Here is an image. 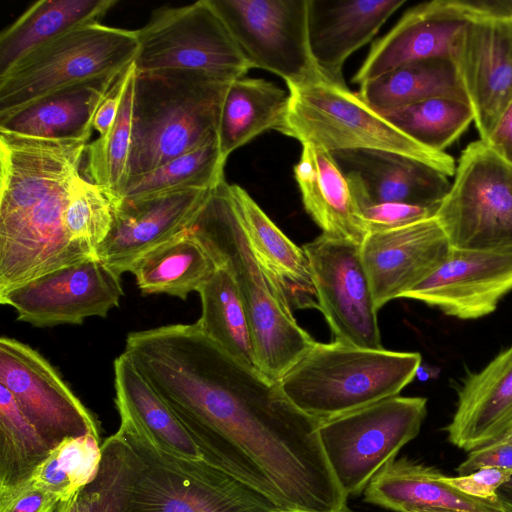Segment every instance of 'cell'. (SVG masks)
Listing matches in <instances>:
<instances>
[{
  "instance_id": "obj_1",
  "label": "cell",
  "mask_w": 512,
  "mask_h": 512,
  "mask_svg": "<svg viewBox=\"0 0 512 512\" xmlns=\"http://www.w3.org/2000/svg\"><path fill=\"white\" fill-rule=\"evenodd\" d=\"M123 352L206 462L281 512H353L320 442V422L294 406L278 381L232 358L197 323L131 332Z\"/></svg>"
},
{
  "instance_id": "obj_2",
  "label": "cell",
  "mask_w": 512,
  "mask_h": 512,
  "mask_svg": "<svg viewBox=\"0 0 512 512\" xmlns=\"http://www.w3.org/2000/svg\"><path fill=\"white\" fill-rule=\"evenodd\" d=\"M188 231L215 265L230 273L249 321L258 370L279 381L316 341L297 323L286 294L256 259L225 179L211 188Z\"/></svg>"
},
{
  "instance_id": "obj_3",
  "label": "cell",
  "mask_w": 512,
  "mask_h": 512,
  "mask_svg": "<svg viewBox=\"0 0 512 512\" xmlns=\"http://www.w3.org/2000/svg\"><path fill=\"white\" fill-rule=\"evenodd\" d=\"M231 82L188 69L136 71L129 178L215 139Z\"/></svg>"
},
{
  "instance_id": "obj_4",
  "label": "cell",
  "mask_w": 512,
  "mask_h": 512,
  "mask_svg": "<svg viewBox=\"0 0 512 512\" xmlns=\"http://www.w3.org/2000/svg\"><path fill=\"white\" fill-rule=\"evenodd\" d=\"M421 363L418 352L315 342L278 383L294 406L321 422L399 395Z\"/></svg>"
},
{
  "instance_id": "obj_5",
  "label": "cell",
  "mask_w": 512,
  "mask_h": 512,
  "mask_svg": "<svg viewBox=\"0 0 512 512\" xmlns=\"http://www.w3.org/2000/svg\"><path fill=\"white\" fill-rule=\"evenodd\" d=\"M117 433L135 455L125 512H281L266 497L206 462L158 449L139 423L117 409Z\"/></svg>"
},
{
  "instance_id": "obj_6",
  "label": "cell",
  "mask_w": 512,
  "mask_h": 512,
  "mask_svg": "<svg viewBox=\"0 0 512 512\" xmlns=\"http://www.w3.org/2000/svg\"><path fill=\"white\" fill-rule=\"evenodd\" d=\"M289 108L281 133L330 153L379 150L424 162L446 176L456 163L446 152L427 149L398 130L346 84L322 80L288 87Z\"/></svg>"
},
{
  "instance_id": "obj_7",
  "label": "cell",
  "mask_w": 512,
  "mask_h": 512,
  "mask_svg": "<svg viewBox=\"0 0 512 512\" xmlns=\"http://www.w3.org/2000/svg\"><path fill=\"white\" fill-rule=\"evenodd\" d=\"M136 30L91 23L35 48L0 75V116L62 88L118 74L135 60Z\"/></svg>"
},
{
  "instance_id": "obj_8",
  "label": "cell",
  "mask_w": 512,
  "mask_h": 512,
  "mask_svg": "<svg viewBox=\"0 0 512 512\" xmlns=\"http://www.w3.org/2000/svg\"><path fill=\"white\" fill-rule=\"evenodd\" d=\"M426 414V398L397 395L319 423L326 458L348 498L363 494L378 471L417 437Z\"/></svg>"
},
{
  "instance_id": "obj_9",
  "label": "cell",
  "mask_w": 512,
  "mask_h": 512,
  "mask_svg": "<svg viewBox=\"0 0 512 512\" xmlns=\"http://www.w3.org/2000/svg\"><path fill=\"white\" fill-rule=\"evenodd\" d=\"M435 218L452 249H512V164L480 139L470 143Z\"/></svg>"
},
{
  "instance_id": "obj_10",
  "label": "cell",
  "mask_w": 512,
  "mask_h": 512,
  "mask_svg": "<svg viewBox=\"0 0 512 512\" xmlns=\"http://www.w3.org/2000/svg\"><path fill=\"white\" fill-rule=\"evenodd\" d=\"M136 34L137 72L188 69L233 81L251 69L210 0L157 9Z\"/></svg>"
},
{
  "instance_id": "obj_11",
  "label": "cell",
  "mask_w": 512,
  "mask_h": 512,
  "mask_svg": "<svg viewBox=\"0 0 512 512\" xmlns=\"http://www.w3.org/2000/svg\"><path fill=\"white\" fill-rule=\"evenodd\" d=\"M250 68L285 80L287 87L327 80L311 54L308 0H210ZM328 81V80H327Z\"/></svg>"
},
{
  "instance_id": "obj_12",
  "label": "cell",
  "mask_w": 512,
  "mask_h": 512,
  "mask_svg": "<svg viewBox=\"0 0 512 512\" xmlns=\"http://www.w3.org/2000/svg\"><path fill=\"white\" fill-rule=\"evenodd\" d=\"M318 309L334 341L382 349L377 309L361 257V244L322 233L303 247Z\"/></svg>"
},
{
  "instance_id": "obj_13",
  "label": "cell",
  "mask_w": 512,
  "mask_h": 512,
  "mask_svg": "<svg viewBox=\"0 0 512 512\" xmlns=\"http://www.w3.org/2000/svg\"><path fill=\"white\" fill-rule=\"evenodd\" d=\"M0 385L53 449L69 438L100 437V423L77 398L54 367L19 340L0 338Z\"/></svg>"
},
{
  "instance_id": "obj_14",
  "label": "cell",
  "mask_w": 512,
  "mask_h": 512,
  "mask_svg": "<svg viewBox=\"0 0 512 512\" xmlns=\"http://www.w3.org/2000/svg\"><path fill=\"white\" fill-rule=\"evenodd\" d=\"M73 177L28 211L0 219V293L96 256L65 228Z\"/></svg>"
},
{
  "instance_id": "obj_15",
  "label": "cell",
  "mask_w": 512,
  "mask_h": 512,
  "mask_svg": "<svg viewBox=\"0 0 512 512\" xmlns=\"http://www.w3.org/2000/svg\"><path fill=\"white\" fill-rule=\"evenodd\" d=\"M123 295L120 275L95 256L0 293V303L19 321L51 327L106 317Z\"/></svg>"
},
{
  "instance_id": "obj_16",
  "label": "cell",
  "mask_w": 512,
  "mask_h": 512,
  "mask_svg": "<svg viewBox=\"0 0 512 512\" xmlns=\"http://www.w3.org/2000/svg\"><path fill=\"white\" fill-rule=\"evenodd\" d=\"M512 292V249H450L424 280L407 291L409 298L445 315L474 320L493 313Z\"/></svg>"
},
{
  "instance_id": "obj_17",
  "label": "cell",
  "mask_w": 512,
  "mask_h": 512,
  "mask_svg": "<svg viewBox=\"0 0 512 512\" xmlns=\"http://www.w3.org/2000/svg\"><path fill=\"white\" fill-rule=\"evenodd\" d=\"M478 16H487L482 1L434 0L416 5L371 46L352 82L361 85L414 61L453 58L461 33Z\"/></svg>"
},
{
  "instance_id": "obj_18",
  "label": "cell",
  "mask_w": 512,
  "mask_h": 512,
  "mask_svg": "<svg viewBox=\"0 0 512 512\" xmlns=\"http://www.w3.org/2000/svg\"><path fill=\"white\" fill-rule=\"evenodd\" d=\"M481 141L512 101V18L478 16L460 35L453 57Z\"/></svg>"
},
{
  "instance_id": "obj_19",
  "label": "cell",
  "mask_w": 512,
  "mask_h": 512,
  "mask_svg": "<svg viewBox=\"0 0 512 512\" xmlns=\"http://www.w3.org/2000/svg\"><path fill=\"white\" fill-rule=\"evenodd\" d=\"M211 188H186L138 200H118L111 229L96 256L121 276L146 253L188 230Z\"/></svg>"
},
{
  "instance_id": "obj_20",
  "label": "cell",
  "mask_w": 512,
  "mask_h": 512,
  "mask_svg": "<svg viewBox=\"0 0 512 512\" xmlns=\"http://www.w3.org/2000/svg\"><path fill=\"white\" fill-rule=\"evenodd\" d=\"M450 249L435 217L368 233L361 243V257L376 309L402 298L435 270Z\"/></svg>"
},
{
  "instance_id": "obj_21",
  "label": "cell",
  "mask_w": 512,
  "mask_h": 512,
  "mask_svg": "<svg viewBox=\"0 0 512 512\" xmlns=\"http://www.w3.org/2000/svg\"><path fill=\"white\" fill-rule=\"evenodd\" d=\"M361 208L381 203L439 207L451 183L441 171L401 154L379 150L331 153Z\"/></svg>"
},
{
  "instance_id": "obj_22",
  "label": "cell",
  "mask_w": 512,
  "mask_h": 512,
  "mask_svg": "<svg viewBox=\"0 0 512 512\" xmlns=\"http://www.w3.org/2000/svg\"><path fill=\"white\" fill-rule=\"evenodd\" d=\"M406 0H308V38L313 59L333 83L344 85L348 57L368 43Z\"/></svg>"
},
{
  "instance_id": "obj_23",
  "label": "cell",
  "mask_w": 512,
  "mask_h": 512,
  "mask_svg": "<svg viewBox=\"0 0 512 512\" xmlns=\"http://www.w3.org/2000/svg\"><path fill=\"white\" fill-rule=\"evenodd\" d=\"M445 431L468 452L512 434V345L463 381Z\"/></svg>"
},
{
  "instance_id": "obj_24",
  "label": "cell",
  "mask_w": 512,
  "mask_h": 512,
  "mask_svg": "<svg viewBox=\"0 0 512 512\" xmlns=\"http://www.w3.org/2000/svg\"><path fill=\"white\" fill-rule=\"evenodd\" d=\"M434 467L394 459L370 480L364 501L392 512H502L496 502L468 496Z\"/></svg>"
},
{
  "instance_id": "obj_25",
  "label": "cell",
  "mask_w": 512,
  "mask_h": 512,
  "mask_svg": "<svg viewBox=\"0 0 512 512\" xmlns=\"http://www.w3.org/2000/svg\"><path fill=\"white\" fill-rule=\"evenodd\" d=\"M294 177L305 210L324 234L362 243L367 232L359 204L348 178L330 152L302 145Z\"/></svg>"
},
{
  "instance_id": "obj_26",
  "label": "cell",
  "mask_w": 512,
  "mask_h": 512,
  "mask_svg": "<svg viewBox=\"0 0 512 512\" xmlns=\"http://www.w3.org/2000/svg\"><path fill=\"white\" fill-rule=\"evenodd\" d=\"M120 73L62 88L0 116V132L46 139L88 141L97 108Z\"/></svg>"
},
{
  "instance_id": "obj_27",
  "label": "cell",
  "mask_w": 512,
  "mask_h": 512,
  "mask_svg": "<svg viewBox=\"0 0 512 512\" xmlns=\"http://www.w3.org/2000/svg\"><path fill=\"white\" fill-rule=\"evenodd\" d=\"M231 194L251 249L262 267L286 294L292 308H317L309 260L249 193L230 184Z\"/></svg>"
},
{
  "instance_id": "obj_28",
  "label": "cell",
  "mask_w": 512,
  "mask_h": 512,
  "mask_svg": "<svg viewBox=\"0 0 512 512\" xmlns=\"http://www.w3.org/2000/svg\"><path fill=\"white\" fill-rule=\"evenodd\" d=\"M289 92L272 82L241 77L233 80L224 96L217 138L225 160L239 147L267 130L281 132L288 108Z\"/></svg>"
},
{
  "instance_id": "obj_29",
  "label": "cell",
  "mask_w": 512,
  "mask_h": 512,
  "mask_svg": "<svg viewBox=\"0 0 512 512\" xmlns=\"http://www.w3.org/2000/svg\"><path fill=\"white\" fill-rule=\"evenodd\" d=\"M114 386L117 409L130 414L158 449L185 459L204 460L175 413L124 352L114 361Z\"/></svg>"
},
{
  "instance_id": "obj_30",
  "label": "cell",
  "mask_w": 512,
  "mask_h": 512,
  "mask_svg": "<svg viewBox=\"0 0 512 512\" xmlns=\"http://www.w3.org/2000/svg\"><path fill=\"white\" fill-rule=\"evenodd\" d=\"M116 0H40L0 35V75L35 48L76 27L100 23Z\"/></svg>"
},
{
  "instance_id": "obj_31",
  "label": "cell",
  "mask_w": 512,
  "mask_h": 512,
  "mask_svg": "<svg viewBox=\"0 0 512 512\" xmlns=\"http://www.w3.org/2000/svg\"><path fill=\"white\" fill-rule=\"evenodd\" d=\"M359 96L378 112L432 98L469 104L453 58L438 57L396 67L360 85Z\"/></svg>"
},
{
  "instance_id": "obj_32",
  "label": "cell",
  "mask_w": 512,
  "mask_h": 512,
  "mask_svg": "<svg viewBox=\"0 0 512 512\" xmlns=\"http://www.w3.org/2000/svg\"><path fill=\"white\" fill-rule=\"evenodd\" d=\"M216 265L187 230L143 255L131 273L143 295L167 294L186 300L212 276Z\"/></svg>"
},
{
  "instance_id": "obj_33",
  "label": "cell",
  "mask_w": 512,
  "mask_h": 512,
  "mask_svg": "<svg viewBox=\"0 0 512 512\" xmlns=\"http://www.w3.org/2000/svg\"><path fill=\"white\" fill-rule=\"evenodd\" d=\"M198 293L201 331L232 358L258 370L249 321L230 273L217 267Z\"/></svg>"
},
{
  "instance_id": "obj_34",
  "label": "cell",
  "mask_w": 512,
  "mask_h": 512,
  "mask_svg": "<svg viewBox=\"0 0 512 512\" xmlns=\"http://www.w3.org/2000/svg\"><path fill=\"white\" fill-rule=\"evenodd\" d=\"M51 450L0 385V494L27 484Z\"/></svg>"
},
{
  "instance_id": "obj_35",
  "label": "cell",
  "mask_w": 512,
  "mask_h": 512,
  "mask_svg": "<svg viewBox=\"0 0 512 512\" xmlns=\"http://www.w3.org/2000/svg\"><path fill=\"white\" fill-rule=\"evenodd\" d=\"M218 138L181 155L155 170L130 177L123 200H138L186 188H213L224 179Z\"/></svg>"
},
{
  "instance_id": "obj_36",
  "label": "cell",
  "mask_w": 512,
  "mask_h": 512,
  "mask_svg": "<svg viewBox=\"0 0 512 512\" xmlns=\"http://www.w3.org/2000/svg\"><path fill=\"white\" fill-rule=\"evenodd\" d=\"M423 147L444 152L474 121L470 105L451 98H432L379 112Z\"/></svg>"
},
{
  "instance_id": "obj_37",
  "label": "cell",
  "mask_w": 512,
  "mask_h": 512,
  "mask_svg": "<svg viewBox=\"0 0 512 512\" xmlns=\"http://www.w3.org/2000/svg\"><path fill=\"white\" fill-rule=\"evenodd\" d=\"M136 68L129 76L119 111L110 129L87 145L85 174L89 181L121 200L129 179Z\"/></svg>"
},
{
  "instance_id": "obj_38",
  "label": "cell",
  "mask_w": 512,
  "mask_h": 512,
  "mask_svg": "<svg viewBox=\"0 0 512 512\" xmlns=\"http://www.w3.org/2000/svg\"><path fill=\"white\" fill-rule=\"evenodd\" d=\"M100 440L94 434L64 440L51 450L29 482L60 500L69 498L96 477L102 459Z\"/></svg>"
},
{
  "instance_id": "obj_39",
  "label": "cell",
  "mask_w": 512,
  "mask_h": 512,
  "mask_svg": "<svg viewBox=\"0 0 512 512\" xmlns=\"http://www.w3.org/2000/svg\"><path fill=\"white\" fill-rule=\"evenodd\" d=\"M119 199L78 173L71 181L64 224L69 236L95 251L108 235Z\"/></svg>"
},
{
  "instance_id": "obj_40",
  "label": "cell",
  "mask_w": 512,
  "mask_h": 512,
  "mask_svg": "<svg viewBox=\"0 0 512 512\" xmlns=\"http://www.w3.org/2000/svg\"><path fill=\"white\" fill-rule=\"evenodd\" d=\"M134 464V452L117 432L102 443L99 471L86 485L91 512H125Z\"/></svg>"
},
{
  "instance_id": "obj_41",
  "label": "cell",
  "mask_w": 512,
  "mask_h": 512,
  "mask_svg": "<svg viewBox=\"0 0 512 512\" xmlns=\"http://www.w3.org/2000/svg\"><path fill=\"white\" fill-rule=\"evenodd\" d=\"M438 208L390 202L361 208V216L368 234L392 230L434 218Z\"/></svg>"
},
{
  "instance_id": "obj_42",
  "label": "cell",
  "mask_w": 512,
  "mask_h": 512,
  "mask_svg": "<svg viewBox=\"0 0 512 512\" xmlns=\"http://www.w3.org/2000/svg\"><path fill=\"white\" fill-rule=\"evenodd\" d=\"M512 477V468L483 467L468 474L444 480L460 492L481 500L497 503L499 488Z\"/></svg>"
},
{
  "instance_id": "obj_43",
  "label": "cell",
  "mask_w": 512,
  "mask_h": 512,
  "mask_svg": "<svg viewBox=\"0 0 512 512\" xmlns=\"http://www.w3.org/2000/svg\"><path fill=\"white\" fill-rule=\"evenodd\" d=\"M60 501L55 494L28 482L18 489L0 494V512H53Z\"/></svg>"
},
{
  "instance_id": "obj_44",
  "label": "cell",
  "mask_w": 512,
  "mask_h": 512,
  "mask_svg": "<svg viewBox=\"0 0 512 512\" xmlns=\"http://www.w3.org/2000/svg\"><path fill=\"white\" fill-rule=\"evenodd\" d=\"M483 467L512 468V438L506 437L469 451L457 467L458 475L468 474Z\"/></svg>"
},
{
  "instance_id": "obj_45",
  "label": "cell",
  "mask_w": 512,
  "mask_h": 512,
  "mask_svg": "<svg viewBox=\"0 0 512 512\" xmlns=\"http://www.w3.org/2000/svg\"><path fill=\"white\" fill-rule=\"evenodd\" d=\"M133 68L134 62L120 73L98 106L93 120V129L98 131L99 136L104 135L115 121Z\"/></svg>"
},
{
  "instance_id": "obj_46",
  "label": "cell",
  "mask_w": 512,
  "mask_h": 512,
  "mask_svg": "<svg viewBox=\"0 0 512 512\" xmlns=\"http://www.w3.org/2000/svg\"><path fill=\"white\" fill-rule=\"evenodd\" d=\"M485 143L499 157L512 164V101L500 116Z\"/></svg>"
},
{
  "instance_id": "obj_47",
  "label": "cell",
  "mask_w": 512,
  "mask_h": 512,
  "mask_svg": "<svg viewBox=\"0 0 512 512\" xmlns=\"http://www.w3.org/2000/svg\"><path fill=\"white\" fill-rule=\"evenodd\" d=\"M53 512H91V503L86 486L69 498L62 499Z\"/></svg>"
},
{
  "instance_id": "obj_48",
  "label": "cell",
  "mask_w": 512,
  "mask_h": 512,
  "mask_svg": "<svg viewBox=\"0 0 512 512\" xmlns=\"http://www.w3.org/2000/svg\"><path fill=\"white\" fill-rule=\"evenodd\" d=\"M497 503L502 512H512V477L497 492Z\"/></svg>"
},
{
  "instance_id": "obj_49",
  "label": "cell",
  "mask_w": 512,
  "mask_h": 512,
  "mask_svg": "<svg viewBox=\"0 0 512 512\" xmlns=\"http://www.w3.org/2000/svg\"><path fill=\"white\" fill-rule=\"evenodd\" d=\"M508 437H511V438H512V434H511L510 436H508Z\"/></svg>"
}]
</instances>
